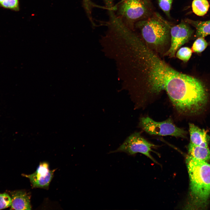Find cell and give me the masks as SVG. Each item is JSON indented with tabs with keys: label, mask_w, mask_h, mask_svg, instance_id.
I'll list each match as a JSON object with an SVG mask.
<instances>
[{
	"label": "cell",
	"mask_w": 210,
	"mask_h": 210,
	"mask_svg": "<svg viewBox=\"0 0 210 210\" xmlns=\"http://www.w3.org/2000/svg\"><path fill=\"white\" fill-rule=\"evenodd\" d=\"M186 163L190 183L188 200L186 208L205 209L210 199V164L189 155L186 158Z\"/></svg>",
	"instance_id": "2"
},
{
	"label": "cell",
	"mask_w": 210,
	"mask_h": 210,
	"mask_svg": "<svg viewBox=\"0 0 210 210\" xmlns=\"http://www.w3.org/2000/svg\"><path fill=\"white\" fill-rule=\"evenodd\" d=\"M139 124L143 130L151 135L185 138L187 134L183 129L176 126L170 118L158 122L148 117H143L141 119Z\"/></svg>",
	"instance_id": "5"
},
{
	"label": "cell",
	"mask_w": 210,
	"mask_h": 210,
	"mask_svg": "<svg viewBox=\"0 0 210 210\" xmlns=\"http://www.w3.org/2000/svg\"><path fill=\"white\" fill-rule=\"evenodd\" d=\"M11 197L6 193H0V209L8 208L11 206Z\"/></svg>",
	"instance_id": "18"
},
{
	"label": "cell",
	"mask_w": 210,
	"mask_h": 210,
	"mask_svg": "<svg viewBox=\"0 0 210 210\" xmlns=\"http://www.w3.org/2000/svg\"><path fill=\"white\" fill-rule=\"evenodd\" d=\"M171 24L158 13L155 12L147 19L139 21L134 29L139 30L142 38L149 46L159 49L169 42Z\"/></svg>",
	"instance_id": "3"
},
{
	"label": "cell",
	"mask_w": 210,
	"mask_h": 210,
	"mask_svg": "<svg viewBox=\"0 0 210 210\" xmlns=\"http://www.w3.org/2000/svg\"><path fill=\"white\" fill-rule=\"evenodd\" d=\"M189 125L190 143L195 145L208 147L210 137L207 131L192 123H189Z\"/></svg>",
	"instance_id": "10"
},
{
	"label": "cell",
	"mask_w": 210,
	"mask_h": 210,
	"mask_svg": "<svg viewBox=\"0 0 210 210\" xmlns=\"http://www.w3.org/2000/svg\"><path fill=\"white\" fill-rule=\"evenodd\" d=\"M130 47L137 87L151 94L166 91L179 112L188 110L197 102L203 90L201 81L171 67L139 36L133 38Z\"/></svg>",
	"instance_id": "1"
},
{
	"label": "cell",
	"mask_w": 210,
	"mask_h": 210,
	"mask_svg": "<svg viewBox=\"0 0 210 210\" xmlns=\"http://www.w3.org/2000/svg\"><path fill=\"white\" fill-rule=\"evenodd\" d=\"M0 5L5 8L16 11L19 9L18 0H0Z\"/></svg>",
	"instance_id": "17"
},
{
	"label": "cell",
	"mask_w": 210,
	"mask_h": 210,
	"mask_svg": "<svg viewBox=\"0 0 210 210\" xmlns=\"http://www.w3.org/2000/svg\"><path fill=\"white\" fill-rule=\"evenodd\" d=\"M193 32L189 24L185 21L172 26L170 32V46L164 55L170 58L174 57L177 50L189 40Z\"/></svg>",
	"instance_id": "7"
},
{
	"label": "cell",
	"mask_w": 210,
	"mask_h": 210,
	"mask_svg": "<svg viewBox=\"0 0 210 210\" xmlns=\"http://www.w3.org/2000/svg\"><path fill=\"white\" fill-rule=\"evenodd\" d=\"M188 151L189 155L196 159L204 161L210 160V150L208 147L197 146L190 143Z\"/></svg>",
	"instance_id": "11"
},
{
	"label": "cell",
	"mask_w": 210,
	"mask_h": 210,
	"mask_svg": "<svg viewBox=\"0 0 210 210\" xmlns=\"http://www.w3.org/2000/svg\"><path fill=\"white\" fill-rule=\"evenodd\" d=\"M155 146L144 138L140 132H135L128 136L117 149L109 153L121 152L133 155L140 153L157 163L150 153L152 151V148Z\"/></svg>",
	"instance_id": "6"
},
{
	"label": "cell",
	"mask_w": 210,
	"mask_h": 210,
	"mask_svg": "<svg viewBox=\"0 0 210 210\" xmlns=\"http://www.w3.org/2000/svg\"><path fill=\"white\" fill-rule=\"evenodd\" d=\"M83 1L84 7L86 8L90 7L92 4L90 0H83Z\"/></svg>",
	"instance_id": "19"
},
{
	"label": "cell",
	"mask_w": 210,
	"mask_h": 210,
	"mask_svg": "<svg viewBox=\"0 0 210 210\" xmlns=\"http://www.w3.org/2000/svg\"><path fill=\"white\" fill-rule=\"evenodd\" d=\"M12 199L10 209L31 210L30 194L24 190L10 192Z\"/></svg>",
	"instance_id": "9"
},
{
	"label": "cell",
	"mask_w": 210,
	"mask_h": 210,
	"mask_svg": "<svg viewBox=\"0 0 210 210\" xmlns=\"http://www.w3.org/2000/svg\"><path fill=\"white\" fill-rule=\"evenodd\" d=\"M208 43L204 37H200L196 38L192 46V50L197 53H201L206 48Z\"/></svg>",
	"instance_id": "14"
},
{
	"label": "cell",
	"mask_w": 210,
	"mask_h": 210,
	"mask_svg": "<svg viewBox=\"0 0 210 210\" xmlns=\"http://www.w3.org/2000/svg\"><path fill=\"white\" fill-rule=\"evenodd\" d=\"M192 53V50L190 48L187 47H181L178 50L176 56L179 59L184 62H187L190 58Z\"/></svg>",
	"instance_id": "15"
},
{
	"label": "cell",
	"mask_w": 210,
	"mask_h": 210,
	"mask_svg": "<svg viewBox=\"0 0 210 210\" xmlns=\"http://www.w3.org/2000/svg\"><path fill=\"white\" fill-rule=\"evenodd\" d=\"M49 166L46 162H41L34 173L28 175L22 174V175L29 179L32 188L48 189L56 170H50Z\"/></svg>",
	"instance_id": "8"
},
{
	"label": "cell",
	"mask_w": 210,
	"mask_h": 210,
	"mask_svg": "<svg viewBox=\"0 0 210 210\" xmlns=\"http://www.w3.org/2000/svg\"><path fill=\"white\" fill-rule=\"evenodd\" d=\"M185 21L196 29V31L194 35L195 38L200 37L204 38L210 34V20L202 21L186 19Z\"/></svg>",
	"instance_id": "12"
},
{
	"label": "cell",
	"mask_w": 210,
	"mask_h": 210,
	"mask_svg": "<svg viewBox=\"0 0 210 210\" xmlns=\"http://www.w3.org/2000/svg\"><path fill=\"white\" fill-rule=\"evenodd\" d=\"M113 10L124 24L133 30L136 22L147 19L155 12L150 0H120L114 5Z\"/></svg>",
	"instance_id": "4"
},
{
	"label": "cell",
	"mask_w": 210,
	"mask_h": 210,
	"mask_svg": "<svg viewBox=\"0 0 210 210\" xmlns=\"http://www.w3.org/2000/svg\"><path fill=\"white\" fill-rule=\"evenodd\" d=\"M192 10L195 14L203 16L207 13L209 4L207 0H193L192 5Z\"/></svg>",
	"instance_id": "13"
},
{
	"label": "cell",
	"mask_w": 210,
	"mask_h": 210,
	"mask_svg": "<svg viewBox=\"0 0 210 210\" xmlns=\"http://www.w3.org/2000/svg\"><path fill=\"white\" fill-rule=\"evenodd\" d=\"M172 1L173 0H158L159 6L169 18H170V12Z\"/></svg>",
	"instance_id": "16"
}]
</instances>
